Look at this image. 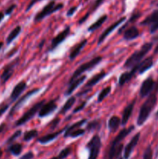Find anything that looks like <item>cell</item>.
<instances>
[{
    "instance_id": "cell-1",
    "label": "cell",
    "mask_w": 158,
    "mask_h": 159,
    "mask_svg": "<svg viewBox=\"0 0 158 159\" xmlns=\"http://www.w3.org/2000/svg\"><path fill=\"white\" fill-rule=\"evenodd\" d=\"M158 92V83L156 87L155 86V91L151 93L148 96L147 99H146L145 102L141 107L140 110H139V115L137 118V125L142 126L143 125L144 123L147 120V119L150 116V113H152L154 107H156V102H157V94Z\"/></svg>"
},
{
    "instance_id": "cell-2",
    "label": "cell",
    "mask_w": 158,
    "mask_h": 159,
    "mask_svg": "<svg viewBox=\"0 0 158 159\" xmlns=\"http://www.w3.org/2000/svg\"><path fill=\"white\" fill-rule=\"evenodd\" d=\"M152 47H153V43L150 42V43H145L140 49L138 51H135L126 61H125V64H124V68H132L134 66L137 65L140 61H142V59L143 58L144 56L151 50Z\"/></svg>"
},
{
    "instance_id": "cell-3",
    "label": "cell",
    "mask_w": 158,
    "mask_h": 159,
    "mask_svg": "<svg viewBox=\"0 0 158 159\" xmlns=\"http://www.w3.org/2000/svg\"><path fill=\"white\" fill-rule=\"evenodd\" d=\"M64 7L63 3H56L54 1H50L49 3L46 5L44 7L40 10L34 17V21L39 22L43 20L45 17L50 16V14L56 12L57 11L60 10Z\"/></svg>"
},
{
    "instance_id": "cell-4",
    "label": "cell",
    "mask_w": 158,
    "mask_h": 159,
    "mask_svg": "<svg viewBox=\"0 0 158 159\" xmlns=\"http://www.w3.org/2000/svg\"><path fill=\"white\" fill-rule=\"evenodd\" d=\"M102 57H99H99H94V58L91 59V60L89 61L86 62V63H84V64H82L81 65H80V66L77 68V70H76V71L73 73L72 76H71V78L70 79L69 84L71 83L72 82H74V81L75 80V79H77V78H79L80 76H81V75L83 74L85 71H88V70L91 69V68H94V66H96L98 64L100 63V61H102Z\"/></svg>"
},
{
    "instance_id": "cell-5",
    "label": "cell",
    "mask_w": 158,
    "mask_h": 159,
    "mask_svg": "<svg viewBox=\"0 0 158 159\" xmlns=\"http://www.w3.org/2000/svg\"><path fill=\"white\" fill-rule=\"evenodd\" d=\"M45 103V100H42L40 102H37L35 105L33 106L29 110H28L18 120L15 122V126L16 127H20V126L23 125V124H26V122H28L29 120H30L33 117L36 115V113H38L40 111V108L43 107V104Z\"/></svg>"
},
{
    "instance_id": "cell-6",
    "label": "cell",
    "mask_w": 158,
    "mask_h": 159,
    "mask_svg": "<svg viewBox=\"0 0 158 159\" xmlns=\"http://www.w3.org/2000/svg\"><path fill=\"white\" fill-rule=\"evenodd\" d=\"M102 142L99 135H94L87 144V148L89 151L88 159H97L100 152Z\"/></svg>"
},
{
    "instance_id": "cell-7",
    "label": "cell",
    "mask_w": 158,
    "mask_h": 159,
    "mask_svg": "<svg viewBox=\"0 0 158 159\" xmlns=\"http://www.w3.org/2000/svg\"><path fill=\"white\" fill-rule=\"evenodd\" d=\"M143 26H150V32L153 34L158 30V9L153 11L148 16L141 22Z\"/></svg>"
},
{
    "instance_id": "cell-8",
    "label": "cell",
    "mask_w": 158,
    "mask_h": 159,
    "mask_svg": "<svg viewBox=\"0 0 158 159\" xmlns=\"http://www.w3.org/2000/svg\"><path fill=\"white\" fill-rule=\"evenodd\" d=\"M155 84L156 83H155L153 78L149 77L146 79L143 82L140 86V89H139V95H140L141 97L144 98L148 96L152 93L153 89H154Z\"/></svg>"
},
{
    "instance_id": "cell-9",
    "label": "cell",
    "mask_w": 158,
    "mask_h": 159,
    "mask_svg": "<svg viewBox=\"0 0 158 159\" xmlns=\"http://www.w3.org/2000/svg\"><path fill=\"white\" fill-rule=\"evenodd\" d=\"M18 58L15 59L14 61H12V63L9 64V65H7L5 67L4 70L2 71V74L1 75L2 84H6L9 81V79L12 77V74H13L14 68H15V66L17 64V62H18Z\"/></svg>"
},
{
    "instance_id": "cell-10",
    "label": "cell",
    "mask_w": 158,
    "mask_h": 159,
    "mask_svg": "<svg viewBox=\"0 0 158 159\" xmlns=\"http://www.w3.org/2000/svg\"><path fill=\"white\" fill-rule=\"evenodd\" d=\"M57 105L55 100H50L46 103H44L39 111V117H45L47 115L50 114L53 111H54L57 109Z\"/></svg>"
},
{
    "instance_id": "cell-11",
    "label": "cell",
    "mask_w": 158,
    "mask_h": 159,
    "mask_svg": "<svg viewBox=\"0 0 158 159\" xmlns=\"http://www.w3.org/2000/svg\"><path fill=\"white\" fill-rule=\"evenodd\" d=\"M125 20V16L122 17V18H120L119 20H118L116 22H115V23H113V24H112L111 26H108V27L105 30H104V32L101 34V36L99 37V40H98V44L99 45L101 44V43L104 41V40H105V39L106 38V37H108V36L109 35V34H111V33L112 32V31L114 30L116 27H117V26H119V25L122 24V23H123Z\"/></svg>"
},
{
    "instance_id": "cell-12",
    "label": "cell",
    "mask_w": 158,
    "mask_h": 159,
    "mask_svg": "<svg viewBox=\"0 0 158 159\" xmlns=\"http://www.w3.org/2000/svg\"><path fill=\"white\" fill-rule=\"evenodd\" d=\"M139 138H140V133H137L136 135H134V136L133 137L131 141L129 142V144H127L126 147L125 148V150H124V158L128 159L129 158L132 152H133V149H134L135 147L137 145Z\"/></svg>"
},
{
    "instance_id": "cell-13",
    "label": "cell",
    "mask_w": 158,
    "mask_h": 159,
    "mask_svg": "<svg viewBox=\"0 0 158 159\" xmlns=\"http://www.w3.org/2000/svg\"><path fill=\"white\" fill-rule=\"evenodd\" d=\"M39 90H40V89H32L31 91L28 92V93H26V94H25L23 97L20 98V99L17 101L16 103H15V105L12 107V108L11 109V111H10V113H9V116H12V115L14 114V113H15V111H17V110H18L20 107H21L22 104H23V102H26V101L29 99V97L32 96L33 95L36 94V93H37Z\"/></svg>"
},
{
    "instance_id": "cell-14",
    "label": "cell",
    "mask_w": 158,
    "mask_h": 159,
    "mask_svg": "<svg viewBox=\"0 0 158 159\" xmlns=\"http://www.w3.org/2000/svg\"><path fill=\"white\" fill-rule=\"evenodd\" d=\"M70 30H71V29H70L69 26H68L53 39L52 42H51V50H54V48H57L59 44H60L67 38V37L69 35Z\"/></svg>"
},
{
    "instance_id": "cell-15",
    "label": "cell",
    "mask_w": 158,
    "mask_h": 159,
    "mask_svg": "<svg viewBox=\"0 0 158 159\" xmlns=\"http://www.w3.org/2000/svg\"><path fill=\"white\" fill-rule=\"evenodd\" d=\"M135 103H136V99H133L123 110L122 115V119H121V124L122 125H125L127 124V122H128L129 120L130 116H131L132 113H133Z\"/></svg>"
},
{
    "instance_id": "cell-16",
    "label": "cell",
    "mask_w": 158,
    "mask_h": 159,
    "mask_svg": "<svg viewBox=\"0 0 158 159\" xmlns=\"http://www.w3.org/2000/svg\"><path fill=\"white\" fill-rule=\"evenodd\" d=\"M138 71V65L134 66L133 68H132V69L129 71H126V72L122 73L120 75L119 79V85L120 86H122L123 85H125L126 82H128L129 81L131 80L132 78L135 75L136 72Z\"/></svg>"
},
{
    "instance_id": "cell-17",
    "label": "cell",
    "mask_w": 158,
    "mask_h": 159,
    "mask_svg": "<svg viewBox=\"0 0 158 159\" xmlns=\"http://www.w3.org/2000/svg\"><path fill=\"white\" fill-rule=\"evenodd\" d=\"M26 88V83L24 81H21L20 82H19L15 87H14L13 90H12V93H11L10 99L12 100V102L16 100L19 97H20V95L23 93L25 89Z\"/></svg>"
},
{
    "instance_id": "cell-18",
    "label": "cell",
    "mask_w": 158,
    "mask_h": 159,
    "mask_svg": "<svg viewBox=\"0 0 158 159\" xmlns=\"http://www.w3.org/2000/svg\"><path fill=\"white\" fill-rule=\"evenodd\" d=\"M122 148H123V144L120 143L119 144H111L107 154V158L108 159H116L122 153Z\"/></svg>"
},
{
    "instance_id": "cell-19",
    "label": "cell",
    "mask_w": 158,
    "mask_h": 159,
    "mask_svg": "<svg viewBox=\"0 0 158 159\" xmlns=\"http://www.w3.org/2000/svg\"><path fill=\"white\" fill-rule=\"evenodd\" d=\"M134 129V126H130L128 128H124L122 129V130H120L119 134H117V136L114 138L112 141V145H115V144H119L126 138V136H128L130 133Z\"/></svg>"
},
{
    "instance_id": "cell-20",
    "label": "cell",
    "mask_w": 158,
    "mask_h": 159,
    "mask_svg": "<svg viewBox=\"0 0 158 159\" xmlns=\"http://www.w3.org/2000/svg\"><path fill=\"white\" fill-rule=\"evenodd\" d=\"M153 65V57H148L147 58L144 59L143 61L139 62L138 64V72L139 74H143L147 70L150 69L152 66Z\"/></svg>"
},
{
    "instance_id": "cell-21",
    "label": "cell",
    "mask_w": 158,
    "mask_h": 159,
    "mask_svg": "<svg viewBox=\"0 0 158 159\" xmlns=\"http://www.w3.org/2000/svg\"><path fill=\"white\" fill-rule=\"evenodd\" d=\"M139 35V30L136 26H130L123 33V38L126 40H132L137 38Z\"/></svg>"
},
{
    "instance_id": "cell-22",
    "label": "cell",
    "mask_w": 158,
    "mask_h": 159,
    "mask_svg": "<svg viewBox=\"0 0 158 159\" xmlns=\"http://www.w3.org/2000/svg\"><path fill=\"white\" fill-rule=\"evenodd\" d=\"M87 42H88V40L85 39V40H83L82 41H81L80 43H77V45H75V46L74 47V48H72V50H71V53H70V55H69L70 60L72 61L77 57V55L79 54V53L81 51V50L83 49L84 47L86 45Z\"/></svg>"
},
{
    "instance_id": "cell-23",
    "label": "cell",
    "mask_w": 158,
    "mask_h": 159,
    "mask_svg": "<svg viewBox=\"0 0 158 159\" xmlns=\"http://www.w3.org/2000/svg\"><path fill=\"white\" fill-rule=\"evenodd\" d=\"M85 79H86V75H81V76H80L79 78H77V79H75L74 82H72L71 83H70L68 90H67V92H66L67 96H69V95H71V93H72L73 92H74V90H75L76 89H77V87L81 85V84L83 83L84 81H85Z\"/></svg>"
},
{
    "instance_id": "cell-24",
    "label": "cell",
    "mask_w": 158,
    "mask_h": 159,
    "mask_svg": "<svg viewBox=\"0 0 158 159\" xmlns=\"http://www.w3.org/2000/svg\"><path fill=\"white\" fill-rule=\"evenodd\" d=\"M105 75H106V72H105V71H102V72L96 74L95 75L93 76L91 79H90L88 81V82L85 84V88H91V87L94 86V85H96L98 82H100Z\"/></svg>"
},
{
    "instance_id": "cell-25",
    "label": "cell",
    "mask_w": 158,
    "mask_h": 159,
    "mask_svg": "<svg viewBox=\"0 0 158 159\" xmlns=\"http://www.w3.org/2000/svg\"><path fill=\"white\" fill-rule=\"evenodd\" d=\"M65 129H67V127ZM65 129H62V130H59V131L54 132V133L49 134H46L45 135V136L41 137V138H38L37 141H38V142L41 143V144H46V143L50 142V141H53V140H54L55 138H57V137H58V135L60 134H61Z\"/></svg>"
},
{
    "instance_id": "cell-26",
    "label": "cell",
    "mask_w": 158,
    "mask_h": 159,
    "mask_svg": "<svg viewBox=\"0 0 158 159\" xmlns=\"http://www.w3.org/2000/svg\"><path fill=\"white\" fill-rule=\"evenodd\" d=\"M121 124V120L119 116H112L109 120H108V126L109 128L110 131L115 132L118 128L119 125Z\"/></svg>"
},
{
    "instance_id": "cell-27",
    "label": "cell",
    "mask_w": 158,
    "mask_h": 159,
    "mask_svg": "<svg viewBox=\"0 0 158 159\" xmlns=\"http://www.w3.org/2000/svg\"><path fill=\"white\" fill-rule=\"evenodd\" d=\"M86 122H87V120L83 119V120H80V121H78V122L74 124L73 125H71V127H67L66 131H65V134H64V138H68V137H69V134L71 133V132L74 131V130H77V129H78L79 127H81V126Z\"/></svg>"
},
{
    "instance_id": "cell-28",
    "label": "cell",
    "mask_w": 158,
    "mask_h": 159,
    "mask_svg": "<svg viewBox=\"0 0 158 159\" xmlns=\"http://www.w3.org/2000/svg\"><path fill=\"white\" fill-rule=\"evenodd\" d=\"M20 32H21V26H17L16 27L14 28V29L9 33V35H8L7 39H6V43H7V44H9L11 42L13 41V40L18 37L19 34H20Z\"/></svg>"
},
{
    "instance_id": "cell-29",
    "label": "cell",
    "mask_w": 158,
    "mask_h": 159,
    "mask_svg": "<svg viewBox=\"0 0 158 159\" xmlns=\"http://www.w3.org/2000/svg\"><path fill=\"white\" fill-rule=\"evenodd\" d=\"M75 101H76L75 97H74V96H72V97H70L69 99L67 100V102H65L64 105L63 106V107L60 109L59 113H60V114H64V113H66L67 112H68V110H69L70 109L73 107V105L74 104Z\"/></svg>"
},
{
    "instance_id": "cell-30",
    "label": "cell",
    "mask_w": 158,
    "mask_h": 159,
    "mask_svg": "<svg viewBox=\"0 0 158 159\" xmlns=\"http://www.w3.org/2000/svg\"><path fill=\"white\" fill-rule=\"evenodd\" d=\"M107 20V15H104L102 16H101L100 18L99 19V20H97V21L94 22L93 24H91V26L88 27V31H94L95 30H97L98 28L100 27L101 26H102V24H103L105 22V20Z\"/></svg>"
},
{
    "instance_id": "cell-31",
    "label": "cell",
    "mask_w": 158,
    "mask_h": 159,
    "mask_svg": "<svg viewBox=\"0 0 158 159\" xmlns=\"http://www.w3.org/2000/svg\"><path fill=\"white\" fill-rule=\"evenodd\" d=\"M9 150L12 155L17 156V155H20V153L22 152V150H23V146H22V144L16 143V144H12V145L9 147Z\"/></svg>"
},
{
    "instance_id": "cell-32",
    "label": "cell",
    "mask_w": 158,
    "mask_h": 159,
    "mask_svg": "<svg viewBox=\"0 0 158 159\" xmlns=\"http://www.w3.org/2000/svg\"><path fill=\"white\" fill-rule=\"evenodd\" d=\"M111 89H112L110 86H107L104 88L101 91V93H99V96H98V102H101L102 101H103L109 95V93H111Z\"/></svg>"
},
{
    "instance_id": "cell-33",
    "label": "cell",
    "mask_w": 158,
    "mask_h": 159,
    "mask_svg": "<svg viewBox=\"0 0 158 159\" xmlns=\"http://www.w3.org/2000/svg\"><path fill=\"white\" fill-rule=\"evenodd\" d=\"M37 135H38V131L37 130H31L29 131H26L23 135V141H29L36 138Z\"/></svg>"
},
{
    "instance_id": "cell-34",
    "label": "cell",
    "mask_w": 158,
    "mask_h": 159,
    "mask_svg": "<svg viewBox=\"0 0 158 159\" xmlns=\"http://www.w3.org/2000/svg\"><path fill=\"white\" fill-rule=\"evenodd\" d=\"M100 121L99 120H94L90 122L89 124H88L86 127V130H94L95 129H99L100 127Z\"/></svg>"
},
{
    "instance_id": "cell-35",
    "label": "cell",
    "mask_w": 158,
    "mask_h": 159,
    "mask_svg": "<svg viewBox=\"0 0 158 159\" xmlns=\"http://www.w3.org/2000/svg\"><path fill=\"white\" fill-rule=\"evenodd\" d=\"M71 148H66L63 149V150L60 152V153L59 154V155L57 156V158L58 159H64L68 156V155L71 154Z\"/></svg>"
},
{
    "instance_id": "cell-36",
    "label": "cell",
    "mask_w": 158,
    "mask_h": 159,
    "mask_svg": "<svg viewBox=\"0 0 158 159\" xmlns=\"http://www.w3.org/2000/svg\"><path fill=\"white\" fill-rule=\"evenodd\" d=\"M143 159H153V151H152L150 146H148L146 148L143 154Z\"/></svg>"
},
{
    "instance_id": "cell-37",
    "label": "cell",
    "mask_w": 158,
    "mask_h": 159,
    "mask_svg": "<svg viewBox=\"0 0 158 159\" xmlns=\"http://www.w3.org/2000/svg\"><path fill=\"white\" fill-rule=\"evenodd\" d=\"M85 133V130L78 128V129H77V130H74V131L71 132V133L69 134V137H71V138H77V137L84 134Z\"/></svg>"
},
{
    "instance_id": "cell-38",
    "label": "cell",
    "mask_w": 158,
    "mask_h": 159,
    "mask_svg": "<svg viewBox=\"0 0 158 159\" xmlns=\"http://www.w3.org/2000/svg\"><path fill=\"white\" fill-rule=\"evenodd\" d=\"M21 134H22L21 130H16V131H15V133H14L13 134H12V136H11L10 138H9V139H8V141H7L8 144H10V143L13 142V141H15V139H17V138H18L20 136V135H21Z\"/></svg>"
},
{
    "instance_id": "cell-39",
    "label": "cell",
    "mask_w": 158,
    "mask_h": 159,
    "mask_svg": "<svg viewBox=\"0 0 158 159\" xmlns=\"http://www.w3.org/2000/svg\"><path fill=\"white\" fill-rule=\"evenodd\" d=\"M103 2H104V0H96V1L94 2V6H93L92 9H91V11H90L89 12H88V15H90V13H91V12H94V11L95 10V9H97L98 8H99V6H100L101 5H102V3H103Z\"/></svg>"
},
{
    "instance_id": "cell-40",
    "label": "cell",
    "mask_w": 158,
    "mask_h": 159,
    "mask_svg": "<svg viewBox=\"0 0 158 159\" xmlns=\"http://www.w3.org/2000/svg\"><path fill=\"white\" fill-rule=\"evenodd\" d=\"M15 7H16V5L15 4L11 5V6H9V8H7L6 10L5 11V14H6V15H10V14L13 12L14 9H15Z\"/></svg>"
},
{
    "instance_id": "cell-41",
    "label": "cell",
    "mask_w": 158,
    "mask_h": 159,
    "mask_svg": "<svg viewBox=\"0 0 158 159\" xmlns=\"http://www.w3.org/2000/svg\"><path fill=\"white\" fill-rule=\"evenodd\" d=\"M42 1V0H31L30 2L29 3V5L27 6V7H26V12H28V11L29 10V9H31V8L33 7V6H34V5L36 4V3Z\"/></svg>"
},
{
    "instance_id": "cell-42",
    "label": "cell",
    "mask_w": 158,
    "mask_h": 159,
    "mask_svg": "<svg viewBox=\"0 0 158 159\" xmlns=\"http://www.w3.org/2000/svg\"><path fill=\"white\" fill-rule=\"evenodd\" d=\"M34 157V155L33 153L32 152H27L26 154H25L23 156H22L20 159H33Z\"/></svg>"
},
{
    "instance_id": "cell-43",
    "label": "cell",
    "mask_w": 158,
    "mask_h": 159,
    "mask_svg": "<svg viewBox=\"0 0 158 159\" xmlns=\"http://www.w3.org/2000/svg\"><path fill=\"white\" fill-rule=\"evenodd\" d=\"M85 105H86V102H82V103L81 104L80 106H78V107H76V108L74 109V113H77V112H79V111H81V110H83V109L85 108Z\"/></svg>"
},
{
    "instance_id": "cell-44",
    "label": "cell",
    "mask_w": 158,
    "mask_h": 159,
    "mask_svg": "<svg viewBox=\"0 0 158 159\" xmlns=\"http://www.w3.org/2000/svg\"><path fill=\"white\" fill-rule=\"evenodd\" d=\"M77 9V6H74V7H71V9H69V10L68 11V12H67V16H72L73 14L76 12Z\"/></svg>"
},
{
    "instance_id": "cell-45",
    "label": "cell",
    "mask_w": 158,
    "mask_h": 159,
    "mask_svg": "<svg viewBox=\"0 0 158 159\" xmlns=\"http://www.w3.org/2000/svg\"><path fill=\"white\" fill-rule=\"evenodd\" d=\"M8 108H9V105H8V104H6V105H2L1 107H0V116H2V115L3 113L8 110Z\"/></svg>"
},
{
    "instance_id": "cell-46",
    "label": "cell",
    "mask_w": 158,
    "mask_h": 159,
    "mask_svg": "<svg viewBox=\"0 0 158 159\" xmlns=\"http://www.w3.org/2000/svg\"><path fill=\"white\" fill-rule=\"evenodd\" d=\"M5 127H6V124H1V125H0V134H1L2 132L3 131Z\"/></svg>"
},
{
    "instance_id": "cell-47",
    "label": "cell",
    "mask_w": 158,
    "mask_h": 159,
    "mask_svg": "<svg viewBox=\"0 0 158 159\" xmlns=\"http://www.w3.org/2000/svg\"><path fill=\"white\" fill-rule=\"evenodd\" d=\"M4 16L5 14L3 13V12H0V23H1V21L3 20V18H4Z\"/></svg>"
},
{
    "instance_id": "cell-48",
    "label": "cell",
    "mask_w": 158,
    "mask_h": 159,
    "mask_svg": "<svg viewBox=\"0 0 158 159\" xmlns=\"http://www.w3.org/2000/svg\"><path fill=\"white\" fill-rule=\"evenodd\" d=\"M154 54H158V44L156 45V47L154 49Z\"/></svg>"
},
{
    "instance_id": "cell-49",
    "label": "cell",
    "mask_w": 158,
    "mask_h": 159,
    "mask_svg": "<svg viewBox=\"0 0 158 159\" xmlns=\"http://www.w3.org/2000/svg\"><path fill=\"white\" fill-rule=\"evenodd\" d=\"M2 47H3V42L0 41V50L2 49Z\"/></svg>"
},
{
    "instance_id": "cell-50",
    "label": "cell",
    "mask_w": 158,
    "mask_h": 159,
    "mask_svg": "<svg viewBox=\"0 0 158 159\" xmlns=\"http://www.w3.org/2000/svg\"><path fill=\"white\" fill-rule=\"evenodd\" d=\"M2 149L0 148V158L2 157Z\"/></svg>"
},
{
    "instance_id": "cell-51",
    "label": "cell",
    "mask_w": 158,
    "mask_h": 159,
    "mask_svg": "<svg viewBox=\"0 0 158 159\" xmlns=\"http://www.w3.org/2000/svg\"><path fill=\"white\" fill-rule=\"evenodd\" d=\"M156 118H157L158 119V111L156 112Z\"/></svg>"
},
{
    "instance_id": "cell-52",
    "label": "cell",
    "mask_w": 158,
    "mask_h": 159,
    "mask_svg": "<svg viewBox=\"0 0 158 159\" xmlns=\"http://www.w3.org/2000/svg\"><path fill=\"white\" fill-rule=\"evenodd\" d=\"M51 159H58V158H57V157H54V158H52Z\"/></svg>"
},
{
    "instance_id": "cell-53",
    "label": "cell",
    "mask_w": 158,
    "mask_h": 159,
    "mask_svg": "<svg viewBox=\"0 0 158 159\" xmlns=\"http://www.w3.org/2000/svg\"><path fill=\"white\" fill-rule=\"evenodd\" d=\"M157 6H158V3H157Z\"/></svg>"
},
{
    "instance_id": "cell-54",
    "label": "cell",
    "mask_w": 158,
    "mask_h": 159,
    "mask_svg": "<svg viewBox=\"0 0 158 159\" xmlns=\"http://www.w3.org/2000/svg\"><path fill=\"white\" fill-rule=\"evenodd\" d=\"M52 1H54V0H52Z\"/></svg>"
}]
</instances>
